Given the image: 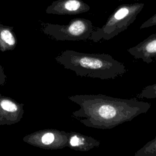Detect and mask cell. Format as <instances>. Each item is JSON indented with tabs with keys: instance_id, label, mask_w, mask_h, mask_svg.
Instances as JSON below:
<instances>
[{
	"instance_id": "obj_1",
	"label": "cell",
	"mask_w": 156,
	"mask_h": 156,
	"mask_svg": "<svg viewBox=\"0 0 156 156\" xmlns=\"http://www.w3.org/2000/svg\"><path fill=\"white\" fill-rule=\"evenodd\" d=\"M68 99L79 106L71 116L84 126L111 129L146 113L151 104L136 99H122L104 94H75Z\"/></svg>"
},
{
	"instance_id": "obj_2",
	"label": "cell",
	"mask_w": 156,
	"mask_h": 156,
	"mask_svg": "<svg viewBox=\"0 0 156 156\" xmlns=\"http://www.w3.org/2000/svg\"><path fill=\"white\" fill-rule=\"evenodd\" d=\"M55 60L77 76L101 80L115 79L126 73L125 65L107 54L83 53L66 49Z\"/></svg>"
},
{
	"instance_id": "obj_3",
	"label": "cell",
	"mask_w": 156,
	"mask_h": 156,
	"mask_svg": "<svg viewBox=\"0 0 156 156\" xmlns=\"http://www.w3.org/2000/svg\"><path fill=\"white\" fill-rule=\"evenodd\" d=\"M144 6V3L138 2L124 4L118 6L101 27L94 29L89 40L98 42L102 40L112 39L126 30L135 21Z\"/></svg>"
},
{
	"instance_id": "obj_4",
	"label": "cell",
	"mask_w": 156,
	"mask_h": 156,
	"mask_svg": "<svg viewBox=\"0 0 156 156\" xmlns=\"http://www.w3.org/2000/svg\"><path fill=\"white\" fill-rule=\"evenodd\" d=\"M41 30L54 40L79 41L90 39L94 27L90 20L76 18L71 20L68 24H42Z\"/></svg>"
},
{
	"instance_id": "obj_5",
	"label": "cell",
	"mask_w": 156,
	"mask_h": 156,
	"mask_svg": "<svg viewBox=\"0 0 156 156\" xmlns=\"http://www.w3.org/2000/svg\"><path fill=\"white\" fill-rule=\"evenodd\" d=\"M23 140L35 147L44 149H60L67 147L68 132L55 129H41L27 134Z\"/></svg>"
},
{
	"instance_id": "obj_6",
	"label": "cell",
	"mask_w": 156,
	"mask_h": 156,
	"mask_svg": "<svg viewBox=\"0 0 156 156\" xmlns=\"http://www.w3.org/2000/svg\"><path fill=\"white\" fill-rule=\"evenodd\" d=\"M24 113V104L0 94V125H12L20 121Z\"/></svg>"
},
{
	"instance_id": "obj_7",
	"label": "cell",
	"mask_w": 156,
	"mask_h": 156,
	"mask_svg": "<svg viewBox=\"0 0 156 156\" xmlns=\"http://www.w3.org/2000/svg\"><path fill=\"white\" fill-rule=\"evenodd\" d=\"M90 10V5L82 0H56L48 6L46 13L74 15L87 12Z\"/></svg>"
},
{
	"instance_id": "obj_8",
	"label": "cell",
	"mask_w": 156,
	"mask_h": 156,
	"mask_svg": "<svg viewBox=\"0 0 156 156\" xmlns=\"http://www.w3.org/2000/svg\"><path fill=\"white\" fill-rule=\"evenodd\" d=\"M127 51L136 59H142L146 63H151L156 57V34H151L136 46L129 48Z\"/></svg>"
},
{
	"instance_id": "obj_9",
	"label": "cell",
	"mask_w": 156,
	"mask_h": 156,
	"mask_svg": "<svg viewBox=\"0 0 156 156\" xmlns=\"http://www.w3.org/2000/svg\"><path fill=\"white\" fill-rule=\"evenodd\" d=\"M100 141L86 135L76 132H68L67 147L71 149L87 152L100 146Z\"/></svg>"
},
{
	"instance_id": "obj_10",
	"label": "cell",
	"mask_w": 156,
	"mask_h": 156,
	"mask_svg": "<svg viewBox=\"0 0 156 156\" xmlns=\"http://www.w3.org/2000/svg\"><path fill=\"white\" fill-rule=\"evenodd\" d=\"M17 38L13 31V27L0 23V51L5 52L15 49Z\"/></svg>"
},
{
	"instance_id": "obj_11",
	"label": "cell",
	"mask_w": 156,
	"mask_h": 156,
	"mask_svg": "<svg viewBox=\"0 0 156 156\" xmlns=\"http://www.w3.org/2000/svg\"><path fill=\"white\" fill-rule=\"evenodd\" d=\"M134 156H156V136L138 149Z\"/></svg>"
},
{
	"instance_id": "obj_12",
	"label": "cell",
	"mask_w": 156,
	"mask_h": 156,
	"mask_svg": "<svg viewBox=\"0 0 156 156\" xmlns=\"http://www.w3.org/2000/svg\"><path fill=\"white\" fill-rule=\"evenodd\" d=\"M139 99H156V83L145 87L136 95Z\"/></svg>"
},
{
	"instance_id": "obj_13",
	"label": "cell",
	"mask_w": 156,
	"mask_h": 156,
	"mask_svg": "<svg viewBox=\"0 0 156 156\" xmlns=\"http://www.w3.org/2000/svg\"><path fill=\"white\" fill-rule=\"evenodd\" d=\"M156 25V13L153 15L150 18L147 20L145 22H144L140 27V29H142L144 28L149 27L151 26H154Z\"/></svg>"
},
{
	"instance_id": "obj_14",
	"label": "cell",
	"mask_w": 156,
	"mask_h": 156,
	"mask_svg": "<svg viewBox=\"0 0 156 156\" xmlns=\"http://www.w3.org/2000/svg\"><path fill=\"white\" fill-rule=\"evenodd\" d=\"M7 82V77L5 74L2 66L0 65V85L3 86Z\"/></svg>"
},
{
	"instance_id": "obj_15",
	"label": "cell",
	"mask_w": 156,
	"mask_h": 156,
	"mask_svg": "<svg viewBox=\"0 0 156 156\" xmlns=\"http://www.w3.org/2000/svg\"><path fill=\"white\" fill-rule=\"evenodd\" d=\"M155 58H156V57H155Z\"/></svg>"
}]
</instances>
